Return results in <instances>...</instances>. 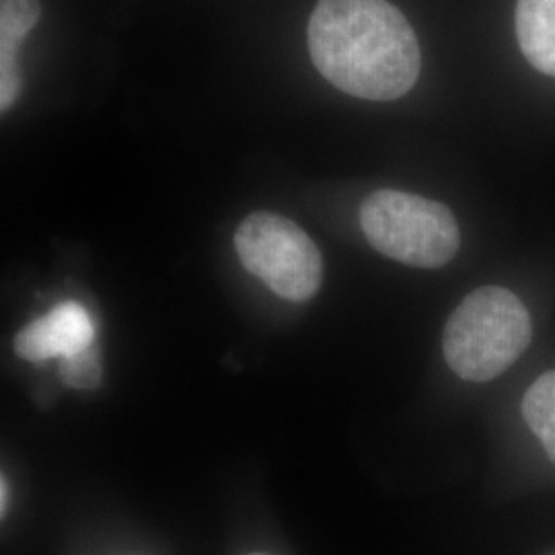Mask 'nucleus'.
Wrapping results in <instances>:
<instances>
[{
  "label": "nucleus",
  "mask_w": 555,
  "mask_h": 555,
  "mask_svg": "<svg viewBox=\"0 0 555 555\" xmlns=\"http://www.w3.org/2000/svg\"><path fill=\"white\" fill-rule=\"evenodd\" d=\"M307 38L319 73L358 100H399L420 77L416 34L387 0H318Z\"/></svg>",
  "instance_id": "f257e3e1"
},
{
  "label": "nucleus",
  "mask_w": 555,
  "mask_h": 555,
  "mask_svg": "<svg viewBox=\"0 0 555 555\" xmlns=\"http://www.w3.org/2000/svg\"><path fill=\"white\" fill-rule=\"evenodd\" d=\"M531 336V315L522 300L502 286H481L447 321L442 352L459 377L486 383L515 364Z\"/></svg>",
  "instance_id": "f03ea898"
},
{
  "label": "nucleus",
  "mask_w": 555,
  "mask_h": 555,
  "mask_svg": "<svg viewBox=\"0 0 555 555\" xmlns=\"http://www.w3.org/2000/svg\"><path fill=\"white\" fill-rule=\"evenodd\" d=\"M360 224L373 249L414 268H442L461 245L453 212L440 202L408 192L371 194L360 206Z\"/></svg>",
  "instance_id": "7ed1b4c3"
},
{
  "label": "nucleus",
  "mask_w": 555,
  "mask_h": 555,
  "mask_svg": "<svg viewBox=\"0 0 555 555\" xmlns=\"http://www.w3.org/2000/svg\"><path fill=\"white\" fill-rule=\"evenodd\" d=\"M235 249L247 272L278 297L305 302L318 295L323 258L298 224L274 212H254L238 224Z\"/></svg>",
  "instance_id": "20e7f679"
},
{
  "label": "nucleus",
  "mask_w": 555,
  "mask_h": 555,
  "mask_svg": "<svg viewBox=\"0 0 555 555\" xmlns=\"http://www.w3.org/2000/svg\"><path fill=\"white\" fill-rule=\"evenodd\" d=\"M95 327L85 307L68 300L48 315L31 321L15 336V352L27 362H43L50 358L75 357L91 348Z\"/></svg>",
  "instance_id": "39448f33"
},
{
  "label": "nucleus",
  "mask_w": 555,
  "mask_h": 555,
  "mask_svg": "<svg viewBox=\"0 0 555 555\" xmlns=\"http://www.w3.org/2000/svg\"><path fill=\"white\" fill-rule=\"evenodd\" d=\"M40 0H0V98L2 109L20 93V43L40 21Z\"/></svg>",
  "instance_id": "423d86ee"
},
{
  "label": "nucleus",
  "mask_w": 555,
  "mask_h": 555,
  "mask_svg": "<svg viewBox=\"0 0 555 555\" xmlns=\"http://www.w3.org/2000/svg\"><path fill=\"white\" fill-rule=\"evenodd\" d=\"M516 38L525 59L555 77V0H518Z\"/></svg>",
  "instance_id": "0eeeda50"
},
{
  "label": "nucleus",
  "mask_w": 555,
  "mask_h": 555,
  "mask_svg": "<svg viewBox=\"0 0 555 555\" xmlns=\"http://www.w3.org/2000/svg\"><path fill=\"white\" fill-rule=\"evenodd\" d=\"M522 417L555 463V371L537 378L522 399Z\"/></svg>",
  "instance_id": "6e6552de"
},
{
  "label": "nucleus",
  "mask_w": 555,
  "mask_h": 555,
  "mask_svg": "<svg viewBox=\"0 0 555 555\" xmlns=\"http://www.w3.org/2000/svg\"><path fill=\"white\" fill-rule=\"evenodd\" d=\"M60 375L68 387L93 389L101 383V362L95 348H87L75 357L62 358Z\"/></svg>",
  "instance_id": "1a4fd4ad"
},
{
  "label": "nucleus",
  "mask_w": 555,
  "mask_h": 555,
  "mask_svg": "<svg viewBox=\"0 0 555 555\" xmlns=\"http://www.w3.org/2000/svg\"><path fill=\"white\" fill-rule=\"evenodd\" d=\"M2 494H0V500H2V515L7 513V500H9V496H7V477H2Z\"/></svg>",
  "instance_id": "9d476101"
},
{
  "label": "nucleus",
  "mask_w": 555,
  "mask_h": 555,
  "mask_svg": "<svg viewBox=\"0 0 555 555\" xmlns=\"http://www.w3.org/2000/svg\"><path fill=\"white\" fill-rule=\"evenodd\" d=\"M254 555H263V554H254Z\"/></svg>",
  "instance_id": "9b49d317"
}]
</instances>
